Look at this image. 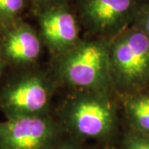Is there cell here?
<instances>
[{
	"instance_id": "8fae6325",
	"label": "cell",
	"mask_w": 149,
	"mask_h": 149,
	"mask_svg": "<svg viewBox=\"0 0 149 149\" xmlns=\"http://www.w3.org/2000/svg\"><path fill=\"white\" fill-rule=\"evenodd\" d=\"M120 149H149V136L130 129L123 136Z\"/></svg>"
},
{
	"instance_id": "3957f363",
	"label": "cell",
	"mask_w": 149,
	"mask_h": 149,
	"mask_svg": "<svg viewBox=\"0 0 149 149\" xmlns=\"http://www.w3.org/2000/svg\"><path fill=\"white\" fill-rule=\"evenodd\" d=\"M113 90L124 96L140 92L149 81V37L132 25L110 41Z\"/></svg>"
},
{
	"instance_id": "277c9868",
	"label": "cell",
	"mask_w": 149,
	"mask_h": 149,
	"mask_svg": "<svg viewBox=\"0 0 149 149\" xmlns=\"http://www.w3.org/2000/svg\"><path fill=\"white\" fill-rule=\"evenodd\" d=\"M15 70L0 89V110L6 119L49 115L55 78L34 66Z\"/></svg>"
},
{
	"instance_id": "52a82bcc",
	"label": "cell",
	"mask_w": 149,
	"mask_h": 149,
	"mask_svg": "<svg viewBox=\"0 0 149 149\" xmlns=\"http://www.w3.org/2000/svg\"><path fill=\"white\" fill-rule=\"evenodd\" d=\"M37 18L39 36L54 57L80 41V25L67 3L37 10Z\"/></svg>"
},
{
	"instance_id": "30bf717a",
	"label": "cell",
	"mask_w": 149,
	"mask_h": 149,
	"mask_svg": "<svg viewBox=\"0 0 149 149\" xmlns=\"http://www.w3.org/2000/svg\"><path fill=\"white\" fill-rule=\"evenodd\" d=\"M27 0H0V33L21 19Z\"/></svg>"
},
{
	"instance_id": "7a4b0ae2",
	"label": "cell",
	"mask_w": 149,
	"mask_h": 149,
	"mask_svg": "<svg viewBox=\"0 0 149 149\" xmlns=\"http://www.w3.org/2000/svg\"><path fill=\"white\" fill-rule=\"evenodd\" d=\"M111 93L74 91L61 109V124L70 138L78 142H108L114 138L118 127L117 108Z\"/></svg>"
},
{
	"instance_id": "6da1fadb",
	"label": "cell",
	"mask_w": 149,
	"mask_h": 149,
	"mask_svg": "<svg viewBox=\"0 0 149 149\" xmlns=\"http://www.w3.org/2000/svg\"><path fill=\"white\" fill-rule=\"evenodd\" d=\"M110 41L80 39L67 52L54 57L55 80L74 91L112 93Z\"/></svg>"
},
{
	"instance_id": "ba28073f",
	"label": "cell",
	"mask_w": 149,
	"mask_h": 149,
	"mask_svg": "<svg viewBox=\"0 0 149 149\" xmlns=\"http://www.w3.org/2000/svg\"><path fill=\"white\" fill-rule=\"evenodd\" d=\"M42 46L38 32L22 18L0 33V54L6 67H33L42 55Z\"/></svg>"
},
{
	"instance_id": "4fadbf2b",
	"label": "cell",
	"mask_w": 149,
	"mask_h": 149,
	"mask_svg": "<svg viewBox=\"0 0 149 149\" xmlns=\"http://www.w3.org/2000/svg\"><path fill=\"white\" fill-rule=\"evenodd\" d=\"M51 149H85L80 142L71 139L63 138Z\"/></svg>"
},
{
	"instance_id": "5bb4252c",
	"label": "cell",
	"mask_w": 149,
	"mask_h": 149,
	"mask_svg": "<svg viewBox=\"0 0 149 149\" xmlns=\"http://www.w3.org/2000/svg\"><path fill=\"white\" fill-rule=\"evenodd\" d=\"M37 8V11L52 6L67 3V0H30Z\"/></svg>"
},
{
	"instance_id": "9c48e42d",
	"label": "cell",
	"mask_w": 149,
	"mask_h": 149,
	"mask_svg": "<svg viewBox=\"0 0 149 149\" xmlns=\"http://www.w3.org/2000/svg\"><path fill=\"white\" fill-rule=\"evenodd\" d=\"M123 105L132 129L149 136V94L124 96Z\"/></svg>"
},
{
	"instance_id": "7c38bea8",
	"label": "cell",
	"mask_w": 149,
	"mask_h": 149,
	"mask_svg": "<svg viewBox=\"0 0 149 149\" xmlns=\"http://www.w3.org/2000/svg\"><path fill=\"white\" fill-rule=\"evenodd\" d=\"M133 25L149 37V2L142 4Z\"/></svg>"
},
{
	"instance_id": "8992f818",
	"label": "cell",
	"mask_w": 149,
	"mask_h": 149,
	"mask_svg": "<svg viewBox=\"0 0 149 149\" xmlns=\"http://www.w3.org/2000/svg\"><path fill=\"white\" fill-rule=\"evenodd\" d=\"M64 134L50 115L6 119L0 122V149H51Z\"/></svg>"
},
{
	"instance_id": "9a60e30c",
	"label": "cell",
	"mask_w": 149,
	"mask_h": 149,
	"mask_svg": "<svg viewBox=\"0 0 149 149\" xmlns=\"http://www.w3.org/2000/svg\"><path fill=\"white\" fill-rule=\"evenodd\" d=\"M6 65L4 64V61H3V60L2 58V56H1V54H0V79H1V77H2V74L3 73V70L5 69Z\"/></svg>"
},
{
	"instance_id": "5b68a950",
	"label": "cell",
	"mask_w": 149,
	"mask_h": 149,
	"mask_svg": "<svg viewBox=\"0 0 149 149\" xmlns=\"http://www.w3.org/2000/svg\"><path fill=\"white\" fill-rule=\"evenodd\" d=\"M140 7L137 0H79L78 3L85 27L107 41L133 25Z\"/></svg>"
},
{
	"instance_id": "2e32d148",
	"label": "cell",
	"mask_w": 149,
	"mask_h": 149,
	"mask_svg": "<svg viewBox=\"0 0 149 149\" xmlns=\"http://www.w3.org/2000/svg\"><path fill=\"white\" fill-rule=\"evenodd\" d=\"M112 149H113V148H112Z\"/></svg>"
}]
</instances>
